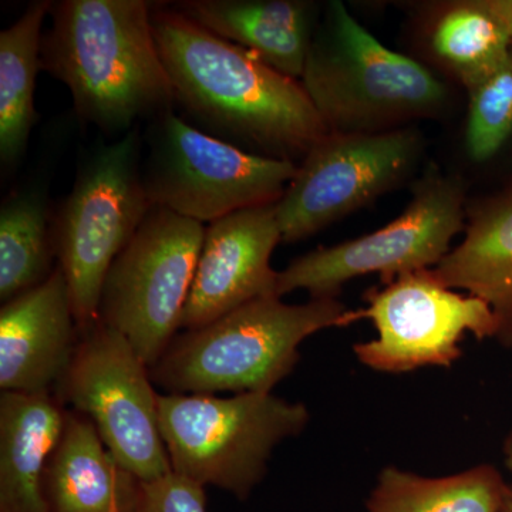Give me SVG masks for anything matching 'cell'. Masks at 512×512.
Listing matches in <instances>:
<instances>
[{"instance_id": "obj_6", "label": "cell", "mask_w": 512, "mask_h": 512, "mask_svg": "<svg viewBox=\"0 0 512 512\" xmlns=\"http://www.w3.org/2000/svg\"><path fill=\"white\" fill-rule=\"evenodd\" d=\"M141 165L140 133L131 128L90 154L50 224L80 333L100 322L107 272L153 207Z\"/></svg>"}, {"instance_id": "obj_4", "label": "cell", "mask_w": 512, "mask_h": 512, "mask_svg": "<svg viewBox=\"0 0 512 512\" xmlns=\"http://www.w3.org/2000/svg\"><path fill=\"white\" fill-rule=\"evenodd\" d=\"M301 83L329 133L396 130L447 100L436 74L384 46L339 0L316 26Z\"/></svg>"}, {"instance_id": "obj_13", "label": "cell", "mask_w": 512, "mask_h": 512, "mask_svg": "<svg viewBox=\"0 0 512 512\" xmlns=\"http://www.w3.org/2000/svg\"><path fill=\"white\" fill-rule=\"evenodd\" d=\"M282 242L275 204L247 208L205 228L181 329L204 328L239 306L276 296L272 252Z\"/></svg>"}, {"instance_id": "obj_15", "label": "cell", "mask_w": 512, "mask_h": 512, "mask_svg": "<svg viewBox=\"0 0 512 512\" xmlns=\"http://www.w3.org/2000/svg\"><path fill=\"white\" fill-rule=\"evenodd\" d=\"M175 12L234 43L292 79L301 80L313 33L316 6L296 0H183Z\"/></svg>"}, {"instance_id": "obj_21", "label": "cell", "mask_w": 512, "mask_h": 512, "mask_svg": "<svg viewBox=\"0 0 512 512\" xmlns=\"http://www.w3.org/2000/svg\"><path fill=\"white\" fill-rule=\"evenodd\" d=\"M52 229L39 190L10 194L0 208V301L43 284L55 269Z\"/></svg>"}, {"instance_id": "obj_1", "label": "cell", "mask_w": 512, "mask_h": 512, "mask_svg": "<svg viewBox=\"0 0 512 512\" xmlns=\"http://www.w3.org/2000/svg\"><path fill=\"white\" fill-rule=\"evenodd\" d=\"M151 23L175 104L210 136L295 163L329 133L301 80L170 6H153Z\"/></svg>"}, {"instance_id": "obj_14", "label": "cell", "mask_w": 512, "mask_h": 512, "mask_svg": "<svg viewBox=\"0 0 512 512\" xmlns=\"http://www.w3.org/2000/svg\"><path fill=\"white\" fill-rule=\"evenodd\" d=\"M72 296L56 266L43 284L3 303L0 311L2 392L59 390L79 345Z\"/></svg>"}, {"instance_id": "obj_19", "label": "cell", "mask_w": 512, "mask_h": 512, "mask_svg": "<svg viewBox=\"0 0 512 512\" xmlns=\"http://www.w3.org/2000/svg\"><path fill=\"white\" fill-rule=\"evenodd\" d=\"M49 0H37L10 28L0 33V158L12 167L28 147L37 114L35 86L42 69V26L52 9Z\"/></svg>"}, {"instance_id": "obj_8", "label": "cell", "mask_w": 512, "mask_h": 512, "mask_svg": "<svg viewBox=\"0 0 512 512\" xmlns=\"http://www.w3.org/2000/svg\"><path fill=\"white\" fill-rule=\"evenodd\" d=\"M204 237L201 222L153 205L104 279L100 322L150 369L181 329Z\"/></svg>"}, {"instance_id": "obj_23", "label": "cell", "mask_w": 512, "mask_h": 512, "mask_svg": "<svg viewBox=\"0 0 512 512\" xmlns=\"http://www.w3.org/2000/svg\"><path fill=\"white\" fill-rule=\"evenodd\" d=\"M466 144L473 160L493 158L512 137V52L490 76L468 89Z\"/></svg>"}, {"instance_id": "obj_10", "label": "cell", "mask_w": 512, "mask_h": 512, "mask_svg": "<svg viewBox=\"0 0 512 512\" xmlns=\"http://www.w3.org/2000/svg\"><path fill=\"white\" fill-rule=\"evenodd\" d=\"M57 394L87 417L121 467L141 481L171 471L150 367L116 329L97 322L80 333Z\"/></svg>"}, {"instance_id": "obj_18", "label": "cell", "mask_w": 512, "mask_h": 512, "mask_svg": "<svg viewBox=\"0 0 512 512\" xmlns=\"http://www.w3.org/2000/svg\"><path fill=\"white\" fill-rule=\"evenodd\" d=\"M430 272L487 302L500 320L497 339L512 346V195L478 211L464 241Z\"/></svg>"}, {"instance_id": "obj_2", "label": "cell", "mask_w": 512, "mask_h": 512, "mask_svg": "<svg viewBox=\"0 0 512 512\" xmlns=\"http://www.w3.org/2000/svg\"><path fill=\"white\" fill-rule=\"evenodd\" d=\"M151 10L146 0H60L50 9L42 69L66 84L83 123L110 136L175 104Z\"/></svg>"}, {"instance_id": "obj_17", "label": "cell", "mask_w": 512, "mask_h": 512, "mask_svg": "<svg viewBox=\"0 0 512 512\" xmlns=\"http://www.w3.org/2000/svg\"><path fill=\"white\" fill-rule=\"evenodd\" d=\"M64 417L53 393L0 394V512H49L43 476Z\"/></svg>"}, {"instance_id": "obj_7", "label": "cell", "mask_w": 512, "mask_h": 512, "mask_svg": "<svg viewBox=\"0 0 512 512\" xmlns=\"http://www.w3.org/2000/svg\"><path fill=\"white\" fill-rule=\"evenodd\" d=\"M151 120L141 165L148 200L201 224L276 204L298 171L293 161L258 156L212 137L173 110Z\"/></svg>"}, {"instance_id": "obj_9", "label": "cell", "mask_w": 512, "mask_h": 512, "mask_svg": "<svg viewBox=\"0 0 512 512\" xmlns=\"http://www.w3.org/2000/svg\"><path fill=\"white\" fill-rule=\"evenodd\" d=\"M464 218L463 185L431 168L400 217L365 237L299 256L278 272L276 296L305 289L312 299L338 298L342 286L357 276L379 274L387 285L404 274L431 269L450 252Z\"/></svg>"}, {"instance_id": "obj_12", "label": "cell", "mask_w": 512, "mask_h": 512, "mask_svg": "<svg viewBox=\"0 0 512 512\" xmlns=\"http://www.w3.org/2000/svg\"><path fill=\"white\" fill-rule=\"evenodd\" d=\"M412 128L383 133H328L303 157L276 202L282 242L318 234L400 183L420 153Z\"/></svg>"}, {"instance_id": "obj_28", "label": "cell", "mask_w": 512, "mask_h": 512, "mask_svg": "<svg viewBox=\"0 0 512 512\" xmlns=\"http://www.w3.org/2000/svg\"><path fill=\"white\" fill-rule=\"evenodd\" d=\"M114 512H119V511H114Z\"/></svg>"}, {"instance_id": "obj_22", "label": "cell", "mask_w": 512, "mask_h": 512, "mask_svg": "<svg viewBox=\"0 0 512 512\" xmlns=\"http://www.w3.org/2000/svg\"><path fill=\"white\" fill-rule=\"evenodd\" d=\"M431 46L467 89L495 72L512 52L507 30L484 0L447 10L433 30Z\"/></svg>"}, {"instance_id": "obj_3", "label": "cell", "mask_w": 512, "mask_h": 512, "mask_svg": "<svg viewBox=\"0 0 512 512\" xmlns=\"http://www.w3.org/2000/svg\"><path fill=\"white\" fill-rule=\"evenodd\" d=\"M355 322V311L338 298L303 305L278 296L256 299L175 336L151 367V380L173 394L271 393L299 362L303 340Z\"/></svg>"}, {"instance_id": "obj_20", "label": "cell", "mask_w": 512, "mask_h": 512, "mask_svg": "<svg viewBox=\"0 0 512 512\" xmlns=\"http://www.w3.org/2000/svg\"><path fill=\"white\" fill-rule=\"evenodd\" d=\"M507 487L500 471L490 464L440 478L386 467L367 500V511L500 512Z\"/></svg>"}, {"instance_id": "obj_5", "label": "cell", "mask_w": 512, "mask_h": 512, "mask_svg": "<svg viewBox=\"0 0 512 512\" xmlns=\"http://www.w3.org/2000/svg\"><path fill=\"white\" fill-rule=\"evenodd\" d=\"M305 404L271 393L158 394V420L171 470L247 500L281 441L309 423Z\"/></svg>"}, {"instance_id": "obj_25", "label": "cell", "mask_w": 512, "mask_h": 512, "mask_svg": "<svg viewBox=\"0 0 512 512\" xmlns=\"http://www.w3.org/2000/svg\"><path fill=\"white\" fill-rule=\"evenodd\" d=\"M484 3L503 23L512 43V0H484Z\"/></svg>"}, {"instance_id": "obj_27", "label": "cell", "mask_w": 512, "mask_h": 512, "mask_svg": "<svg viewBox=\"0 0 512 512\" xmlns=\"http://www.w3.org/2000/svg\"><path fill=\"white\" fill-rule=\"evenodd\" d=\"M500 512H512V485H508L505 491L503 507Z\"/></svg>"}, {"instance_id": "obj_26", "label": "cell", "mask_w": 512, "mask_h": 512, "mask_svg": "<svg viewBox=\"0 0 512 512\" xmlns=\"http://www.w3.org/2000/svg\"><path fill=\"white\" fill-rule=\"evenodd\" d=\"M504 457L505 466H507L508 470H510L512 473V431L504 443Z\"/></svg>"}, {"instance_id": "obj_24", "label": "cell", "mask_w": 512, "mask_h": 512, "mask_svg": "<svg viewBox=\"0 0 512 512\" xmlns=\"http://www.w3.org/2000/svg\"><path fill=\"white\" fill-rule=\"evenodd\" d=\"M204 487L171 471L167 476L141 483L136 512H205Z\"/></svg>"}, {"instance_id": "obj_11", "label": "cell", "mask_w": 512, "mask_h": 512, "mask_svg": "<svg viewBox=\"0 0 512 512\" xmlns=\"http://www.w3.org/2000/svg\"><path fill=\"white\" fill-rule=\"evenodd\" d=\"M366 301L367 308L355 311L356 320H372L377 338L353 350L363 365L379 372L450 367L463 355L458 343L467 332L480 340L500 332V320L487 302L441 285L430 269L372 289Z\"/></svg>"}, {"instance_id": "obj_16", "label": "cell", "mask_w": 512, "mask_h": 512, "mask_svg": "<svg viewBox=\"0 0 512 512\" xmlns=\"http://www.w3.org/2000/svg\"><path fill=\"white\" fill-rule=\"evenodd\" d=\"M141 483L120 466L92 421L66 412L43 476L49 512H136Z\"/></svg>"}]
</instances>
